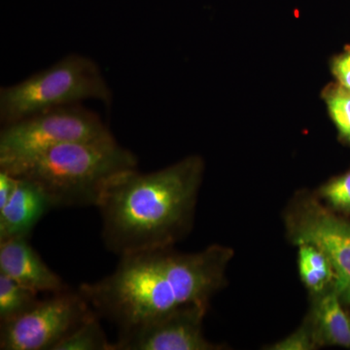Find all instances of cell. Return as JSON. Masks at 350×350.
<instances>
[{
	"instance_id": "6da1fadb",
	"label": "cell",
	"mask_w": 350,
	"mask_h": 350,
	"mask_svg": "<svg viewBox=\"0 0 350 350\" xmlns=\"http://www.w3.org/2000/svg\"><path fill=\"white\" fill-rule=\"evenodd\" d=\"M232 255L231 248L218 244L188 254L165 247L124 255L111 275L82 283L78 291L120 330L181 306L208 308L211 297L225 284Z\"/></svg>"
},
{
	"instance_id": "7a4b0ae2",
	"label": "cell",
	"mask_w": 350,
	"mask_h": 350,
	"mask_svg": "<svg viewBox=\"0 0 350 350\" xmlns=\"http://www.w3.org/2000/svg\"><path fill=\"white\" fill-rule=\"evenodd\" d=\"M202 172V159L191 156L150 174L113 177L96 206L107 250L121 257L172 247L191 229Z\"/></svg>"
},
{
	"instance_id": "3957f363",
	"label": "cell",
	"mask_w": 350,
	"mask_h": 350,
	"mask_svg": "<svg viewBox=\"0 0 350 350\" xmlns=\"http://www.w3.org/2000/svg\"><path fill=\"white\" fill-rule=\"evenodd\" d=\"M114 137L59 145L11 174L38 184L54 207L98 206L113 177L137 169Z\"/></svg>"
},
{
	"instance_id": "277c9868",
	"label": "cell",
	"mask_w": 350,
	"mask_h": 350,
	"mask_svg": "<svg viewBox=\"0 0 350 350\" xmlns=\"http://www.w3.org/2000/svg\"><path fill=\"white\" fill-rule=\"evenodd\" d=\"M89 98L109 103L111 92L93 59L69 55L24 81L1 88L0 121L9 125Z\"/></svg>"
},
{
	"instance_id": "5b68a950",
	"label": "cell",
	"mask_w": 350,
	"mask_h": 350,
	"mask_svg": "<svg viewBox=\"0 0 350 350\" xmlns=\"http://www.w3.org/2000/svg\"><path fill=\"white\" fill-rule=\"evenodd\" d=\"M110 137L96 113L76 105L54 108L2 128L0 170L13 174L59 145Z\"/></svg>"
},
{
	"instance_id": "8992f818",
	"label": "cell",
	"mask_w": 350,
	"mask_h": 350,
	"mask_svg": "<svg viewBox=\"0 0 350 350\" xmlns=\"http://www.w3.org/2000/svg\"><path fill=\"white\" fill-rule=\"evenodd\" d=\"M94 312L79 291L66 289L53 294L20 317L0 324V349L54 350Z\"/></svg>"
},
{
	"instance_id": "52a82bcc",
	"label": "cell",
	"mask_w": 350,
	"mask_h": 350,
	"mask_svg": "<svg viewBox=\"0 0 350 350\" xmlns=\"http://www.w3.org/2000/svg\"><path fill=\"white\" fill-rule=\"evenodd\" d=\"M287 237L295 245L312 244L330 260L334 288L350 305V221L340 217L310 195L295 198L285 215Z\"/></svg>"
},
{
	"instance_id": "ba28073f",
	"label": "cell",
	"mask_w": 350,
	"mask_h": 350,
	"mask_svg": "<svg viewBox=\"0 0 350 350\" xmlns=\"http://www.w3.org/2000/svg\"><path fill=\"white\" fill-rule=\"evenodd\" d=\"M207 308L181 306L163 317L120 329L111 350H218L202 333V320Z\"/></svg>"
},
{
	"instance_id": "9c48e42d",
	"label": "cell",
	"mask_w": 350,
	"mask_h": 350,
	"mask_svg": "<svg viewBox=\"0 0 350 350\" xmlns=\"http://www.w3.org/2000/svg\"><path fill=\"white\" fill-rule=\"evenodd\" d=\"M0 273L38 294H55L68 289L59 275L41 259L27 237L0 241Z\"/></svg>"
},
{
	"instance_id": "30bf717a",
	"label": "cell",
	"mask_w": 350,
	"mask_h": 350,
	"mask_svg": "<svg viewBox=\"0 0 350 350\" xmlns=\"http://www.w3.org/2000/svg\"><path fill=\"white\" fill-rule=\"evenodd\" d=\"M17 178L12 197L0 208V241L27 238L39 220L53 208L47 196L38 184L22 177Z\"/></svg>"
},
{
	"instance_id": "8fae6325",
	"label": "cell",
	"mask_w": 350,
	"mask_h": 350,
	"mask_svg": "<svg viewBox=\"0 0 350 350\" xmlns=\"http://www.w3.org/2000/svg\"><path fill=\"white\" fill-rule=\"evenodd\" d=\"M342 303L334 286L317 295L308 322L319 347L336 345L350 349V317Z\"/></svg>"
},
{
	"instance_id": "7c38bea8",
	"label": "cell",
	"mask_w": 350,
	"mask_h": 350,
	"mask_svg": "<svg viewBox=\"0 0 350 350\" xmlns=\"http://www.w3.org/2000/svg\"><path fill=\"white\" fill-rule=\"evenodd\" d=\"M298 266L301 282L315 296L334 286L335 273L325 253L312 244L298 245Z\"/></svg>"
},
{
	"instance_id": "4fadbf2b",
	"label": "cell",
	"mask_w": 350,
	"mask_h": 350,
	"mask_svg": "<svg viewBox=\"0 0 350 350\" xmlns=\"http://www.w3.org/2000/svg\"><path fill=\"white\" fill-rule=\"evenodd\" d=\"M38 293L0 273V322L8 321L31 310Z\"/></svg>"
},
{
	"instance_id": "5bb4252c",
	"label": "cell",
	"mask_w": 350,
	"mask_h": 350,
	"mask_svg": "<svg viewBox=\"0 0 350 350\" xmlns=\"http://www.w3.org/2000/svg\"><path fill=\"white\" fill-rule=\"evenodd\" d=\"M98 317L100 315L96 312L90 315L54 350H111L112 344L108 342Z\"/></svg>"
},
{
	"instance_id": "9a60e30c",
	"label": "cell",
	"mask_w": 350,
	"mask_h": 350,
	"mask_svg": "<svg viewBox=\"0 0 350 350\" xmlns=\"http://www.w3.org/2000/svg\"><path fill=\"white\" fill-rule=\"evenodd\" d=\"M322 98L338 137L350 146V91L337 82L327 85Z\"/></svg>"
},
{
	"instance_id": "2e32d148",
	"label": "cell",
	"mask_w": 350,
	"mask_h": 350,
	"mask_svg": "<svg viewBox=\"0 0 350 350\" xmlns=\"http://www.w3.org/2000/svg\"><path fill=\"white\" fill-rule=\"evenodd\" d=\"M319 197L334 211L350 216V170L323 184Z\"/></svg>"
},
{
	"instance_id": "e0dca14e",
	"label": "cell",
	"mask_w": 350,
	"mask_h": 350,
	"mask_svg": "<svg viewBox=\"0 0 350 350\" xmlns=\"http://www.w3.org/2000/svg\"><path fill=\"white\" fill-rule=\"evenodd\" d=\"M317 340L312 327L308 320L300 327L298 330L295 331L291 335L283 338L275 345H271L268 349L271 350H312L317 349Z\"/></svg>"
},
{
	"instance_id": "ac0fdd59",
	"label": "cell",
	"mask_w": 350,
	"mask_h": 350,
	"mask_svg": "<svg viewBox=\"0 0 350 350\" xmlns=\"http://www.w3.org/2000/svg\"><path fill=\"white\" fill-rule=\"evenodd\" d=\"M331 72L338 84L350 91V45L331 59Z\"/></svg>"
},
{
	"instance_id": "d6986e66",
	"label": "cell",
	"mask_w": 350,
	"mask_h": 350,
	"mask_svg": "<svg viewBox=\"0 0 350 350\" xmlns=\"http://www.w3.org/2000/svg\"><path fill=\"white\" fill-rule=\"evenodd\" d=\"M18 178L5 170H0V208H2L12 197Z\"/></svg>"
}]
</instances>
